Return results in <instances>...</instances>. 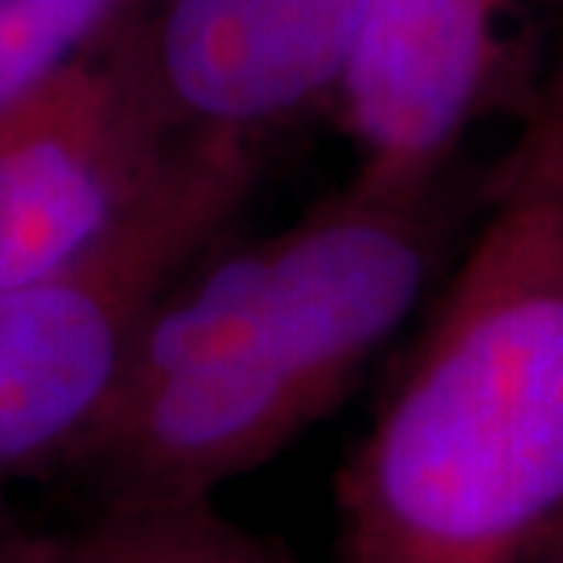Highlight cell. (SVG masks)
I'll use <instances>...</instances> for the list:
<instances>
[{"instance_id":"cell-1","label":"cell","mask_w":563,"mask_h":563,"mask_svg":"<svg viewBox=\"0 0 563 563\" xmlns=\"http://www.w3.org/2000/svg\"><path fill=\"white\" fill-rule=\"evenodd\" d=\"M494 165L421 184L358 176L264 239L179 275L77 454L107 501H212L319 424L432 300Z\"/></svg>"},{"instance_id":"cell-2","label":"cell","mask_w":563,"mask_h":563,"mask_svg":"<svg viewBox=\"0 0 563 563\" xmlns=\"http://www.w3.org/2000/svg\"><path fill=\"white\" fill-rule=\"evenodd\" d=\"M341 563H542L563 542V48L336 479Z\"/></svg>"},{"instance_id":"cell-3","label":"cell","mask_w":563,"mask_h":563,"mask_svg":"<svg viewBox=\"0 0 563 563\" xmlns=\"http://www.w3.org/2000/svg\"><path fill=\"white\" fill-rule=\"evenodd\" d=\"M267 157L179 146L154 195L63 272L0 286V534L22 479L74 465L118 399L146 314L217 250Z\"/></svg>"},{"instance_id":"cell-4","label":"cell","mask_w":563,"mask_h":563,"mask_svg":"<svg viewBox=\"0 0 563 563\" xmlns=\"http://www.w3.org/2000/svg\"><path fill=\"white\" fill-rule=\"evenodd\" d=\"M563 48V0H369L336 110L358 176L421 184L520 121Z\"/></svg>"},{"instance_id":"cell-5","label":"cell","mask_w":563,"mask_h":563,"mask_svg":"<svg viewBox=\"0 0 563 563\" xmlns=\"http://www.w3.org/2000/svg\"><path fill=\"white\" fill-rule=\"evenodd\" d=\"M369 0H136L107 55L176 146L272 143L336 103Z\"/></svg>"},{"instance_id":"cell-6","label":"cell","mask_w":563,"mask_h":563,"mask_svg":"<svg viewBox=\"0 0 563 563\" xmlns=\"http://www.w3.org/2000/svg\"><path fill=\"white\" fill-rule=\"evenodd\" d=\"M176 151L107 52L0 110V286L85 261L154 195Z\"/></svg>"},{"instance_id":"cell-7","label":"cell","mask_w":563,"mask_h":563,"mask_svg":"<svg viewBox=\"0 0 563 563\" xmlns=\"http://www.w3.org/2000/svg\"><path fill=\"white\" fill-rule=\"evenodd\" d=\"M59 542L63 563H292L228 520L217 501H107Z\"/></svg>"},{"instance_id":"cell-8","label":"cell","mask_w":563,"mask_h":563,"mask_svg":"<svg viewBox=\"0 0 563 563\" xmlns=\"http://www.w3.org/2000/svg\"><path fill=\"white\" fill-rule=\"evenodd\" d=\"M136 0H0V110L103 52Z\"/></svg>"},{"instance_id":"cell-9","label":"cell","mask_w":563,"mask_h":563,"mask_svg":"<svg viewBox=\"0 0 563 563\" xmlns=\"http://www.w3.org/2000/svg\"><path fill=\"white\" fill-rule=\"evenodd\" d=\"M0 563H63V542L59 534H37L8 527L0 534Z\"/></svg>"},{"instance_id":"cell-10","label":"cell","mask_w":563,"mask_h":563,"mask_svg":"<svg viewBox=\"0 0 563 563\" xmlns=\"http://www.w3.org/2000/svg\"><path fill=\"white\" fill-rule=\"evenodd\" d=\"M542 563H563V542H560V545H556L553 553H549V556H545Z\"/></svg>"}]
</instances>
